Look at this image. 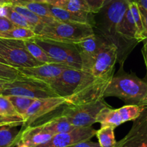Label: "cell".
Instances as JSON below:
<instances>
[{"mask_svg": "<svg viewBox=\"0 0 147 147\" xmlns=\"http://www.w3.org/2000/svg\"><path fill=\"white\" fill-rule=\"evenodd\" d=\"M131 1L105 0L102 7L93 14L92 28L96 35L115 45L118 49V62L123 66L128 55L138 43L124 40L118 35L117 28Z\"/></svg>", "mask_w": 147, "mask_h": 147, "instance_id": "cell-1", "label": "cell"}, {"mask_svg": "<svg viewBox=\"0 0 147 147\" xmlns=\"http://www.w3.org/2000/svg\"><path fill=\"white\" fill-rule=\"evenodd\" d=\"M147 94V81L141 80L133 74L125 73L121 66V71L110 80L104 97H115L128 105H140Z\"/></svg>", "mask_w": 147, "mask_h": 147, "instance_id": "cell-2", "label": "cell"}, {"mask_svg": "<svg viewBox=\"0 0 147 147\" xmlns=\"http://www.w3.org/2000/svg\"><path fill=\"white\" fill-rule=\"evenodd\" d=\"M93 34L94 30L90 24L55 20L46 24L36 38L76 44Z\"/></svg>", "mask_w": 147, "mask_h": 147, "instance_id": "cell-3", "label": "cell"}, {"mask_svg": "<svg viewBox=\"0 0 147 147\" xmlns=\"http://www.w3.org/2000/svg\"><path fill=\"white\" fill-rule=\"evenodd\" d=\"M0 95L18 96L33 99L59 97L49 84L40 80L21 75L12 82H7Z\"/></svg>", "mask_w": 147, "mask_h": 147, "instance_id": "cell-4", "label": "cell"}, {"mask_svg": "<svg viewBox=\"0 0 147 147\" xmlns=\"http://www.w3.org/2000/svg\"><path fill=\"white\" fill-rule=\"evenodd\" d=\"M33 40L56 63L74 69H82L81 57L74 44L38 38Z\"/></svg>", "mask_w": 147, "mask_h": 147, "instance_id": "cell-5", "label": "cell"}, {"mask_svg": "<svg viewBox=\"0 0 147 147\" xmlns=\"http://www.w3.org/2000/svg\"><path fill=\"white\" fill-rule=\"evenodd\" d=\"M0 57L7 64L17 69L35 67L43 64L33 58L22 40L0 38Z\"/></svg>", "mask_w": 147, "mask_h": 147, "instance_id": "cell-6", "label": "cell"}, {"mask_svg": "<svg viewBox=\"0 0 147 147\" xmlns=\"http://www.w3.org/2000/svg\"><path fill=\"white\" fill-rule=\"evenodd\" d=\"M110 107L104 99L77 105H67L61 114L66 117L74 127H90L96 123V118L102 109Z\"/></svg>", "mask_w": 147, "mask_h": 147, "instance_id": "cell-7", "label": "cell"}, {"mask_svg": "<svg viewBox=\"0 0 147 147\" xmlns=\"http://www.w3.org/2000/svg\"><path fill=\"white\" fill-rule=\"evenodd\" d=\"M110 80L94 77L90 74L72 94L66 97V105H77L104 99Z\"/></svg>", "mask_w": 147, "mask_h": 147, "instance_id": "cell-8", "label": "cell"}, {"mask_svg": "<svg viewBox=\"0 0 147 147\" xmlns=\"http://www.w3.org/2000/svg\"><path fill=\"white\" fill-rule=\"evenodd\" d=\"M118 61V49L110 42L105 40L98 53L96 55L90 73L94 77L111 80Z\"/></svg>", "mask_w": 147, "mask_h": 147, "instance_id": "cell-9", "label": "cell"}, {"mask_svg": "<svg viewBox=\"0 0 147 147\" xmlns=\"http://www.w3.org/2000/svg\"><path fill=\"white\" fill-rule=\"evenodd\" d=\"M144 106L138 105H126L118 109L110 107H105L99 113L96 123H100L101 126H119L128 121H134L136 119L144 109Z\"/></svg>", "mask_w": 147, "mask_h": 147, "instance_id": "cell-10", "label": "cell"}, {"mask_svg": "<svg viewBox=\"0 0 147 147\" xmlns=\"http://www.w3.org/2000/svg\"><path fill=\"white\" fill-rule=\"evenodd\" d=\"M91 74L82 69L68 67L55 80L49 84L59 97H69Z\"/></svg>", "mask_w": 147, "mask_h": 147, "instance_id": "cell-11", "label": "cell"}, {"mask_svg": "<svg viewBox=\"0 0 147 147\" xmlns=\"http://www.w3.org/2000/svg\"><path fill=\"white\" fill-rule=\"evenodd\" d=\"M63 105H66V100L62 97L35 99L24 116V124L22 128L33 125L39 119L51 113Z\"/></svg>", "mask_w": 147, "mask_h": 147, "instance_id": "cell-12", "label": "cell"}, {"mask_svg": "<svg viewBox=\"0 0 147 147\" xmlns=\"http://www.w3.org/2000/svg\"><path fill=\"white\" fill-rule=\"evenodd\" d=\"M115 147H147V107L134 120L129 132Z\"/></svg>", "mask_w": 147, "mask_h": 147, "instance_id": "cell-13", "label": "cell"}, {"mask_svg": "<svg viewBox=\"0 0 147 147\" xmlns=\"http://www.w3.org/2000/svg\"><path fill=\"white\" fill-rule=\"evenodd\" d=\"M96 131L92 126L76 127L68 132L53 136L50 141L38 147H69L91 140L95 136Z\"/></svg>", "mask_w": 147, "mask_h": 147, "instance_id": "cell-14", "label": "cell"}, {"mask_svg": "<svg viewBox=\"0 0 147 147\" xmlns=\"http://www.w3.org/2000/svg\"><path fill=\"white\" fill-rule=\"evenodd\" d=\"M105 40L100 35L93 34L82 41L74 44L81 57L82 70L90 73V69L92 65L94 58Z\"/></svg>", "mask_w": 147, "mask_h": 147, "instance_id": "cell-15", "label": "cell"}, {"mask_svg": "<svg viewBox=\"0 0 147 147\" xmlns=\"http://www.w3.org/2000/svg\"><path fill=\"white\" fill-rule=\"evenodd\" d=\"M66 68L68 66L61 63H48L35 67L18 69L25 77L36 79L49 84L56 80Z\"/></svg>", "mask_w": 147, "mask_h": 147, "instance_id": "cell-16", "label": "cell"}, {"mask_svg": "<svg viewBox=\"0 0 147 147\" xmlns=\"http://www.w3.org/2000/svg\"><path fill=\"white\" fill-rule=\"evenodd\" d=\"M53 136L40 125H32L21 128L17 144H22L28 147H38L47 143Z\"/></svg>", "mask_w": 147, "mask_h": 147, "instance_id": "cell-17", "label": "cell"}, {"mask_svg": "<svg viewBox=\"0 0 147 147\" xmlns=\"http://www.w3.org/2000/svg\"><path fill=\"white\" fill-rule=\"evenodd\" d=\"M117 32L118 35L124 40L135 42L137 43L141 42L139 35H138L136 24L134 20V16H133L130 7H128V9H127L122 20L118 25Z\"/></svg>", "mask_w": 147, "mask_h": 147, "instance_id": "cell-18", "label": "cell"}, {"mask_svg": "<svg viewBox=\"0 0 147 147\" xmlns=\"http://www.w3.org/2000/svg\"><path fill=\"white\" fill-rule=\"evenodd\" d=\"M49 9L52 15L56 20L61 22H80V23H87L92 26L93 14L92 13H79L72 12L66 10L58 7L49 5Z\"/></svg>", "mask_w": 147, "mask_h": 147, "instance_id": "cell-19", "label": "cell"}, {"mask_svg": "<svg viewBox=\"0 0 147 147\" xmlns=\"http://www.w3.org/2000/svg\"><path fill=\"white\" fill-rule=\"evenodd\" d=\"M12 5V7L14 8L15 11L20 14L22 17L25 19V20L29 24L31 29L36 33V35L40 32L42 28H43L46 24L51 23L54 22L55 20H57L55 18H43L38 16L35 13L28 9V8L24 6L20 5Z\"/></svg>", "mask_w": 147, "mask_h": 147, "instance_id": "cell-20", "label": "cell"}, {"mask_svg": "<svg viewBox=\"0 0 147 147\" xmlns=\"http://www.w3.org/2000/svg\"><path fill=\"white\" fill-rule=\"evenodd\" d=\"M35 125H40L45 131L53 136L68 132L76 128L73 126L69 122L67 118L61 114L52 117L51 118H49L47 121H44L40 123L35 124Z\"/></svg>", "mask_w": 147, "mask_h": 147, "instance_id": "cell-21", "label": "cell"}, {"mask_svg": "<svg viewBox=\"0 0 147 147\" xmlns=\"http://www.w3.org/2000/svg\"><path fill=\"white\" fill-rule=\"evenodd\" d=\"M20 131L16 126L0 127V147L16 146Z\"/></svg>", "mask_w": 147, "mask_h": 147, "instance_id": "cell-22", "label": "cell"}, {"mask_svg": "<svg viewBox=\"0 0 147 147\" xmlns=\"http://www.w3.org/2000/svg\"><path fill=\"white\" fill-rule=\"evenodd\" d=\"M115 128L112 126H101L96 131L95 136L101 147H115L117 144L115 140Z\"/></svg>", "mask_w": 147, "mask_h": 147, "instance_id": "cell-23", "label": "cell"}, {"mask_svg": "<svg viewBox=\"0 0 147 147\" xmlns=\"http://www.w3.org/2000/svg\"><path fill=\"white\" fill-rule=\"evenodd\" d=\"M36 33L32 29L21 27H15L12 30L0 34V38L15 40H27L35 38Z\"/></svg>", "mask_w": 147, "mask_h": 147, "instance_id": "cell-24", "label": "cell"}, {"mask_svg": "<svg viewBox=\"0 0 147 147\" xmlns=\"http://www.w3.org/2000/svg\"><path fill=\"white\" fill-rule=\"evenodd\" d=\"M25 46L29 53L35 58L37 61L43 63H56L51 58L48 56L47 53L43 51L40 46L37 44L33 39L24 40Z\"/></svg>", "mask_w": 147, "mask_h": 147, "instance_id": "cell-25", "label": "cell"}, {"mask_svg": "<svg viewBox=\"0 0 147 147\" xmlns=\"http://www.w3.org/2000/svg\"><path fill=\"white\" fill-rule=\"evenodd\" d=\"M56 7L72 12L91 13L84 0H61V2Z\"/></svg>", "mask_w": 147, "mask_h": 147, "instance_id": "cell-26", "label": "cell"}, {"mask_svg": "<svg viewBox=\"0 0 147 147\" xmlns=\"http://www.w3.org/2000/svg\"><path fill=\"white\" fill-rule=\"evenodd\" d=\"M10 100L14 107L20 116H22L24 119L27 110L32 105L35 99L25 97H18V96H7Z\"/></svg>", "mask_w": 147, "mask_h": 147, "instance_id": "cell-27", "label": "cell"}, {"mask_svg": "<svg viewBox=\"0 0 147 147\" xmlns=\"http://www.w3.org/2000/svg\"><path fill=\"white\" fill-rule=\"evenodd\" d=\"M22 6L25 7L32 11L38 16L43 18H54L49 9V5L46 3H37V2H29L25 4Z\"/></svg>", "mask_w": 147, "mask_h": 147, "instance_id": "cell-28", "label": "cell"}, {"mask_svg": "<svg viewBox=\"0 0 147 147\" xmlns=\"http://www.w3.org/2000/svg\"><path fill=\"white\" fill-rule=\"evenodd\" d=\"M6 18H8L11 22H12V23L15 26L31 29L29 24L25 20V18L20 14L18 13L17 11H15L14 9V8L12 7V4H10V5H7Z\"/></svg>", "mask_w": 147, "mask_h": 147, "instance_id": "cell-29", "label": "cell"}, {"mask_svg": "<svg viewBox=\"0 0 147 147\" xmlns=\"http://www.w3.org/2000/svg\"><path fill=\"white\" fill-rule=\"evenodd\" d=\"M22 75L17 68L0 63V80L12 82Z\"/></svg>", "mask_w": 147, "mask_h": 147, "instance_id": "cell-30", "label": "cell"}, {"mask_svg": "<svg viewBox=\"0 0 147 147\" xmlns=\"http://www.w3.org/2000/svg\"><path fill=\"white\" fill-rule=\"evenodd\" d=\"M0 114L7 116H20L9 98L3 95H0Z\"/></svg>", "mask_w": 147, "mask_h": 147, "instance_id": "cell-31", "label": "cell"}, {"mask_svg": "<svg viewBox=\"0 0 147 147\" xmlns=\"http://www.w3.org/2000/svg\"><path fill=\"white\" fill-rule=\"evenodd\" d=\"M24 119L21 116H7L0 114V127L1 126H22Z\"/></svg>", "mask_w": 147, "mask_h": 147, "instance_id": "cell-32", "label": "cell"}, {"mask_svg": "<svg viewBox=\"0 0 147 147\" xmlns=\"http://www.w3.org/2000/svg\"><path fill=\"white\" fill-rule=\"evenodd\" d=\"M88 5L91 13L96 14L100 10L104 5L105 0H84Z\"/></svg>", "mask_w": 147, "mask_h": 147, "instance_id": "cell-33", "label": "cell"}, {"mask_svg": "<svg viewBox=\"0 0 147 147\" xmlns=\"http://www.w3.org/2000/svg\"><path fill=\"white\" fill-rule=\"evenodd\" d=\"M138 7L139 9L140 14H141V19H142L143 27H144V40L143 41L144 42V47L147 49V11L141 7Z\"/></svg>", "mask_w": 147, "mask_h": 147, "instance_id": "cell-34", "label": "cell"}, {"mask_svg": "<svg viewBox=\"0 0 147 147\" xmlns=\"http://www.w3.org/2000/svg\"><path fill=\"white\" fill-rule=\"evenodd\" d=\"M15 26L12 22L5 17H0V34L9 31L15 28Z\"/></svg>", "mask_w": 147, "mask_h": 147, "instance_id": "cell-35", "label": "cell"}, {"mask_svg": "<svg viewBox=\"0 0 147 147\" xmlns=\"http://www.w3.org/2000/svg\"><path fill=\"white\" fill-rule=\"evenodd\" d=\"M69 147H101L98 142H93L90 140L89 141H82V142L78 143L74 145H72Z\"/></svg>", "mask_w": 147, "mask_h": 147, "instance_id": "cell-36", "label": "cell"}, {"mask_svg": "<svg viewBox=\"0 0 147 147\" xmlns=\"http://www.w3.org/2000/svg\"><path fill=\"white\" fill-rule=\"evenodd\" d=\"M132 2L147 11V0H132Z\"/></svg>", "mask_w": 147, "mask_h": 147, "instance_id": "cell-37", "label": "cell"}, {"mask_svg": "<svg viewBox=\"0 0 147 147\" xmlns=\"http://www.w3.org/2000/svg\"><path fill=\"white\" fill-rule=\"evenodd\" d=\"M11 4L13 5H20L22 6L25 4L32 2V0H10Z\"/></svg>", "mask_w": 147, "mask_h": 147, "instance_id": "cell-38", "label": "cell"}, {"mask_svg": "<svg viewBox=\"0 0 147 147\" xmlns=\"http://www.w3.org/2000/svg\"><path fill=\"white\" fill-rule=\"evenodd\" d=\"M141 53H142L143 59H144V63H145L146 68L147 70V49L146 48L143 47L142 49H141Z\"/></svg>", "mask_w": 147, "mask_h": 147, "instance_id": "cell-39", "label": "cell"}, {"mask_svg": "<svg viewBox=\"0 0 147 147\" xmlns=\"http://www.w3.org/2000/svg\"><path fill=\"white\" fill-rule=\"evenodd\" d=\"M61 2V0H46V3L48 5H53V6H58L60 2Z\"/></svg>", "mask_w": 147, "mask_h": 147, "instance_id": "cell-40", "label": "cell"}, {"mask_svg": "<svg viewBox=\"0 0 147 147\" xmlns=\"http://www.w3.org/2000/svg\"><path fill=\"white\" fill-rule=\"evenodd\" d=\"M10 4H11L10 0H0V5H10Z\"/></svg>", "mask_w": 147, "mask_h": 147, "instance_id": "cell-41", "label": "cell"}, {"mask_svg": "<svg viewBox=\"0 0 147 147\" xmlns=\"http://www.w3.org/2000/svg\"><path fill=\"white\" fill-rule=\"evenodd\" d=\"M140 105L144 106V107H147V94L145 97H144V100H142V102H141Z\"/></svg>", "mask_w": 147, "mask_h": 147, "instance_id": "cell-42", "label": "cell"}, {"mask_svg": "<svg viewBox=\"0 0 147 147\" xmlns=\"http://www.w3.org/2000/svg\"><path fill=\"white\" fill-rule=\"evenodd\" d=\"M7 82V81H5V80H0V92L2 91V90L3 89L4 86H5V83Z\"/></svg>", "mask_w": 147, "mask_h": 147, "instance_id": "cell-43", "label": "cell"}, {"mask_svg": "<svg viewBox=\"0 0 147 147\" xmlns=\"http://www.w3.org/2000/svg\"><path fill=\"white\" fill-rule=\"evenodd\" d=\"M46 0H32V2H37V3H46Z\"/></svg>", "mask_w": 147, "mask_h": 147, "instance_id": "cell-44", "label": "cell"}, {"mask_svg": "<svg viewBox=\"0 0 147 147\" xmlns=\"http://www.w3.org/2000/svg\"><path fill=\"white\" fill-rule=\"evenodd\" d=\"M0 63H5V64H7V63L5 61L3 60V59H2V58L0 57Z\"/></svg>", "mask_w": 147, "mask_h": 147, "instance_id": "cell-45", "label": "cell"}, {"mask_svg": "<svg viewBox=\"0 0 147 147\" xmlns=\"http://www.w3.org/2000/svg\"><path fill=\"white\" fill-rule=\"evenodd\" d=\"M16 147H28V146H25L22 145V144H17Z\"/></svg>", "mask_w": 147, "mask_h": 147, "instance_id": "cell-46", "label": "cell"}, {"mask_svg": "<svg viewBox=\"0 0 147 147\" xmlns=\"http://www.w3.org/2000/svg\"><path fill=\"white\" fill-rule=\"evenodd\" d=\"M128 1H132V0H128Z\"/></svg>", "mask_w": 147, "mask_h": 147, "instance_id": "cell-47", "label": "cell"}]
</instances>
